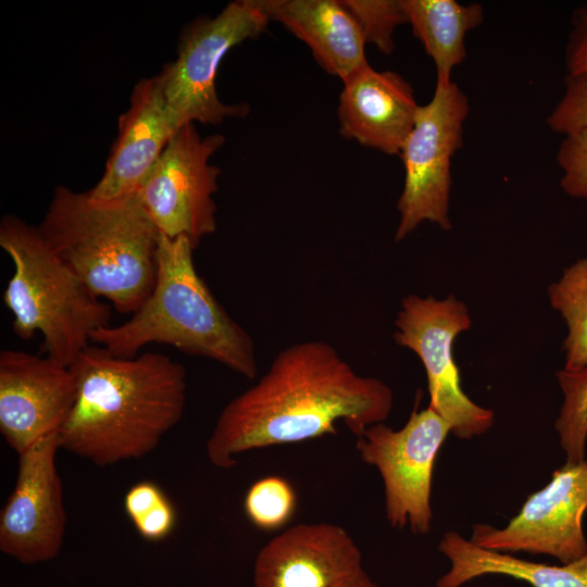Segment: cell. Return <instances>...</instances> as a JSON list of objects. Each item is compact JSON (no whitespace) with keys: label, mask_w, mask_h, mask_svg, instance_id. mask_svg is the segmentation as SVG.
Listing matches in <instances>:
<instances>
[{"label":"cell","mask_w":587,"mask_h":587,"mask_svg":"<svg viewBox=\"0 0 587 587\" xmlns=\"http://www.w3.org/2000/svg\"><path fill=\"white\" fill-rule=\"evenodd\" d=\"M449 424L432 408L412 411L398 430L377 423L358 436L357 450L363 462L379 472L385 489V512L395 528L412 533L430 530L432 480L435 461Z\"/></svg>","instance_id":"8"},{"label":"cell","mask_w":587,"mask_h":587,"mask_svg":"<svg viewBox=\"0 0 587 587\" xmlns=\"http://www.w3.org/2000/svg\"><path fill=\"white\" fill-rule=\"evenodd\" d=\"M166 498L163 490L157 484L152 482H140L127 490L124 498V509L127 516L134 523Z\"/></svg>","instance_id":"28"},{"label":"cell","mask_w":587,"mask_h":587,"mask_svg":"<svg viewBox=\"0 0 587 587\" xmlns=\"http://www.w3.org/2000/svg\"><path fill=\"white\" fill-rule=\"evenodd\" d=\"M391 408V389L359 375L333 346L298 342L278 352L267 372L223 408L207 455L228 470L250 450L336 435L339 422L358 437L383 423Z\"/></svg>","instance_id":"1"},{"label":"cell","mask_w":587,"mask_h":587,"mask_svg":"<svg viewBox=\"0 0 587 587\" xmlns=\"http://www.w3.org/2000/svg\"><path fill=\"white\" fill-rule=\"evenodd\" d=\"M0 246L14 267L3 291L13 332L23 340L40 333L45 355L71 366L91 345L92 334L110 325V304L50 251L37 226L4 215Z\"/></svg>","instance_id":"5"},{"label":"cell","mask_w":587,"mask_h":587,"mask_svg":"<svg viewBox=\"0 0 587 587\" xmlns=\"http://www.w3.org/2000/svg\"><path fill=\"white\" fill-rule=\"evenodd\" d=\"M182 127L163 92L158 75L134 86L130 104L118 117L117 137L104 172L88 192L96 201L138 193L151 168Z\"/></svg>","instance_id":"15"},{"label":"cell","mask_w":587,"mask_h":587,"mask_svg":"<svg viewBox=\"0 0 587 587\" xmlns=\"http://www.w3.org/2000/svg\"><path fill=\"white\" fill-rule=\"evenodd\" d=\"M222 134L201 136L193 123L182 126L165 146L138 191L160 234L185 236L196 249L216 229V204L221 168L209 163L224 145Z\"/></svg>","instance_id":"9"},{"label":"cell","mask_w":587,"mask_h":587,"mask_svg":"<svg viewBox=\"0 0 587 587\" xmlns=\"http://www.w3.org/2000/svg\"><path fill=\"white\" fill-rule=\"evenodd\" d=\"M193 250L185 236L160 234L151 295L128 321L96 330L91 344L127 359L149 344H165L252 379L258 371L253 340L198 275Z\"/></svg>","instance_id":"4"},{"label":"cell","mask_w":587,"mask_h":587,"mask_svg":"<svg viewBox=\"0 0 587 587\" xmlns=\"http://www.w3.org/2000/svg\"><path fill=\"white\" fill-rule=\"evenodd\" d=\"M357 20L365 42L373 43L380 52L394 50V32L408 23L401 0H341Z\"/></svg>","instance_id":"23"},{"label":"cell","mask_w":587,"mask_h":587,"mask_svg":"<svg viewBox=\"0 0 587 587\" xmlns=\"http://www.w3.org/2000/svg\"><path fill=\"white\" fill-rule=\"evenodd\" d=\"M337 587H378V586L375 583H373L370 579V577L366 575V573L363 571L358 576L347 580L346 583Z\"/></svg>","instance_id":"29"},{"label":"cell","mask_w":587,"mask_h":587,"mask_svg":"<svg viewBox=\"0 0 587 587\" xmlns=\"http://www.w3.org/2000/svg\"><path fill=\"white\" fill-rule=\"evenodd\" d=\"M587 510V458L554 471L550 482L528 496L503 528L473 526L471 541L498 552L548 554L562 564L587 553L583 517Z\"/></svg>","instance_id":"11"},{"label":"cell","mask_w":587,"mask_h":587,"mask_svg":"<svg viewBox=\"0 0 587 587\" xmlns=\"http://www.w3.org/2000/svg\"><path fill=\"white\" fill-rule=\"evenodd\" d=\"M547 124L565 136L587 130V72L566 75L564 93Z\"/></svg>","instance_id":"24"},{"label":"cell","mask_w":587,"mask_h":587,"mask_svg":"<svg viewBox=\"0 0 587 587\" xmlns=\"http://www.w3.org/2000/svg\"><path fill=\"white\" fill-rule=\"evenodd\" d=\"M276 21L311 49L317 63L342 83L369 65L362 30L341 0H262Z\"/></svg>","instance_id":"17"},{"label":"cell","mask_w":587,"mask_h":587,"mask_svg":"<svg viewBox=\"0 0 587 587\" xmlns=\"http://www.w3.org/2000/svg\"><path fill=\"white\" fill-rule=\"evenodd\" d=\"M138 534L151 541L166 538L176 524V511L168 498L133 523Z\"/></svg>","instance_id":"27"},{"label":"cell","mask_w":587,"mask_h":587,"mask_svg":"<svg viewBox=\"0 0 587 587\" xmlns=\"http://www.w3.org/2000/svg\"><path fill=\"white\" fill-rule=\"evenodd\" d=\"M362 553L339 525L288 527L258 552L254 587H337L363 572Z\"/></svg>","instance_id":"14"},{"label":"cell","mask_w":587,"mask_h":587,"mask_svg":"<svg viewBox=\"0 0 587 587\" xmlns=\"http://www.w3.org/2000/svg\"><path fill=\"white\" fill-rule=\"evenodd\" d=\"M75 398L70 366L23 350L0 352V432L17 455L60 433Z\"/></svg>","instance_id":"13"},{"label":"cell","mask_w":587,"mask_h":587,"mask_svg":"<svg viewBox=\"0 0 587 587\" xmlns=\"http://www.w3.org/2000/svg\"><path fill=\"white\" fill-rule=\"evenodd\" d=\"M262 0L229 2L214 17H201L182 32L175 60L158 74L164 96L182 126L188 123L217 125L245 117V103H223L215 78L226 53L247 39L263 34L270 23Z\"/></svg>","instance_id":"6"},{"label":"cell","mask_w":587,"mask_h":587,"mask_svg":"<svg viewBox=\"0 0 587 587\" xmlns=\"http://www.w3.org/2000/svg\"><path fill=\"white\" fill-rule=\"evenodd\" d=\"M37 227L50 251L118 313L134 314L151 295L160 232L138 193L96 201L58 186Z\"/></svg>","instance_id":"3"},{"label":"cell","mask_w":587,"mask_h":587,"mask_svg":"<svg viewBox=\"0 0 587 587\" xmlns=\"http://www.w3.org/2000/svg\"><path fill=\"white\" fill-rule=\"evenodd\" d=\"M565 65L567 74L587 72V2L573 14L565 49Z\"/></svg>","instance_id":"26"},{"label":"cell","mask_w":587,"mask_h":587,"mask_svg":"<svg viewBox=\"0 0 587 587\" xmlns=\"http://www.w3.org/2000/svg\"><path fill=\"white\" fill-rule=\"evenodd\" d=\"M563 172L562 189L575 198H587V130L566 135L557 153Z\"/></svg>","instance_id":"25"},{"label":"cell","mask_w":587,"mask_h":587,"mask_svg":"<svg viewBox=\"0 0 587 587\" xmlns=\"http://www.w3.org/2000/svg\"><path fill=\"white\" fill-rule=\"evenodd\" d=\"M70 369L76 398L60 447L97 466L149 454L183 416L186 370L167 355L127 359L90 345Z\"/></svg>","instance_id":"2"},{"label":"cell","mask_w":587,"mask_h":587,"mask_svg":"<svg viewBox=\"0 0 587 587\" xmlns=\"http://www.w3.org/2000/svg\"><path fill=\"white\" fill-rule=\"evenodd\" d=\"M469 112V99L453 82L436 84L430 101L420 105L400 151L404 185L397 204L400 213L397 241L423 221L436 223L446 230L451 228L448 216L451 160L462 146Z\"/></svg>","instance_id":"7"},{"label":"cell","mask_w":587,"mask_h":587,"mask_svg":"<svg viewBox=\"0 0 587 587\" xmlns=\"http://www.w3.org/2000/svg\"><path fill=\"white\" fill-rule=\"evenodd\" d=\"M471 326L465 304L450 295L445 300L410 295L402 301L394 334L399 346L421 359L427 375L429 408L461 439L485 434L494 412L474 403L462 390L460 371L453 359V340Z\"/></svg>","instance_id":"10"},{"label":"cell","mask_w":587,"mask_h":587,"mask_svg":"<svg viewBox=\"0 0 587 587\" xmlns=\"http://www.w3.org/2000/svg\"><path fill=\"white\" fill-rule=\"evenodd\" d=\"M564 401L555 421L560 442L566 453V463L585 459L587 438V366L557 373Z\"/></svg>","instance_id":"21"},{"label":"cell","mask_w":587,"mask_h":587,"mask_svg":"<svg viewBox=\"0 0 587 587\" xmlns=\"http://www.w3.org/2000/svg\"><path fill=\"white\" fill-rule=\"evenodd\" d=\"M59 433L18 455L14 488L0 513V550L23 564L55 558L63 545L66 513L55 457Z\"/></svg>","instance_id":"12"},{"label":"cell","mask_w":587,"mask_h":587,"mask_svg":"<svg viewBox=\"0 0 587 587\" xmlns=\"http://www.w3.org/2000/svg\"><path fill=\"white\" fill-rule=\"evenodd\" d=\"M419 108L411 85L401 75L369 64L344 82L339 130L365 147L400 154Z\"/></svg>","instance_id":"16"},{"label":"cell","mask_w":587,"mask_h":587,"mask_svg":"<svg viewBox=\"0 0 587 587\" xmlns=\"http://www.w3.org/2000/svg\"><path fill=\"white\" fill-rule=\"evenodd\" d=\"M401 4L414 36L435 63L436 84H450L453 68L466 57L465 35L483 22V7L454 0H401Z\"/></svg>","instance_id":"19"},{"label":"cell","mask_w":587,"mask_h":587,"mask_svg":"<svg viewBox=\"0 0 587 587\" xmlns=\"http://www.w3.org/2000/svg\"><path fill=\"white\" fill-rule=\"evenodd\" d=\"M297 496L291 484L280 476H265L248 489L243 509L248 520L262 530H277L292 517Z\"/></svg>","instance_id":"22"},{"label":"cell","mask_w":587,"mask_h":587,"mask_svg":"<svg viewBox=\"0 0 587 587\" xmlns=\"http://www.w3.org/2000/svg\"><path fill=\"white\" fill-rule=\"evenodd\" d=\"M548 295L569 327L563 344L564 369L576 371L587 366V258L564 268L562 277L549 286Z\"/></svg>","instance_id":"20"},{"label":"cell","mask_w":587,"mask_h":587,"mask_svg":"<svg viewBox=\"0 0 587 587\" xmlns=\"http://www.w3.org/2000/svg\"><path fill=\"white\" fill-rule=\"evenodd\" d=\"M438 550L450 566L436 587H462L485 575L510 576L532 587H587V553L570 563L549 565L482 548L455 530L444 534Z\"/></svg>","instance_id":"18"}]
</instances>
